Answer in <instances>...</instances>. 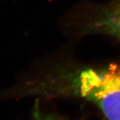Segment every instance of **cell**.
<instances>
[{"label": "cell", "mask_w": 120, "mask_h": 120, "mask_svg": "<svg viewBox=\"0 0 120 120\" xmlns=\"http://www.w3.org/2000/svg\"><path fill=\"white\" fill-rule=\"evenodd\" d=\"M19 98L74 97L94 104L107 120H120V65L86 68L69 75L31 67L17 80Z\"/></svg>", "instance_id": "6da1fadb"}, {"label": "cell", "mask_w": 120, "mask_h": 120, "mask_svg": "<svg viewBox=\"0 0 120 120\" xmlns=\"http://www.w3.org/2000/svg\"><path fill=\"white\" fill-rule=\"evenodd\" d=\"M95 32L120 39V0H114L99 14L91 26Z\"/></svg>", "instance_id": "7a4b0ae2"}, {"label": "cell", "mask_w": 120, "mask_h": 120, "mask_svg": "<svg viewBox=\"0 0 120 120\" xmlns=\"http://www.w3.org/2000/svg\"><path fill=\"white\" fill-rule=\"evenodd\" d=\"M34 120H42V116H41L40 112H34Z\"/></svg>", "instance_id": "3957f363"}, {"label": "cell", "mask_w": 120, "mask_h": 120, "mask_svg": "<svg viewBox=\"0 0 120 120\" xmlns=\"http://www.w3.org/2000/svg\"><path fill=\"white\" fill-rule=\"evenodd\" d=\"M2 1V0H0V1Z\"/></svg>", "instance_id": "277c9868"}]
</instances>
